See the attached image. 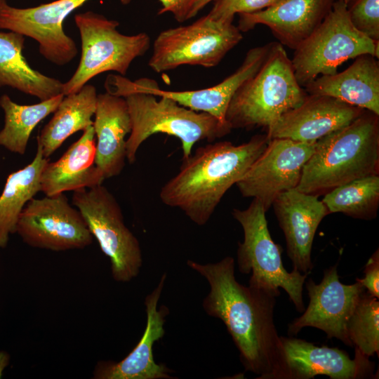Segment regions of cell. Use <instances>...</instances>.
<instances>
[{
  "mask_svg": "<svg viewBox=\"0 0 379 379\" xmlns=\"http://www.w3.org/2000/svg\"><path fill=\"white\" fill-rule=\"evenodd\" d=\"M187 265L207 280L203 308L224 323L245 370L258 379H282L284 350L274 320L280 293L239 283L230 256L206 264L188 260Z\"/></svg>",
  "mask_w": 379,
  "mask_h": 379,
  "instance_id": "1",
  "label": "cell"
},
{
  "mask_svg": "<svg viewBox=\"0 0 379 379\" xmlns=\"http://www.w3.org/2000/svg\"><path fill=\"white\" fill-rule=\"evenodd\" d=\"M269 140L267 134L255 135L238 145L220 141L198 147L194 154L182 159L178 173L161 188V201L179 208L194 223L204 225Z\"/></svg>",
  "mask_w": 379,
  "mask_h": 379,
  "instance_id": "2",
  "label": "cell"
},
{
  "mask_svg": "<svg viewBox=\"0 0 379 379\" xmlns=\"http://www.w3.org/2000/svg\"><path fill=\"white\" fill-rule=\"evenodd\" d=\"M379 173V115L368 110L317 141L295 188L319 197Z\"/></svg>",
  "mask_w": 379,
  "mask_h": 379,
  "instance_id": "3",
  "label": "cell"
},
{
  "mask_svg": "<svg viewBox=\"0 0 379 379\" xmlns=\"http://www.w3.org/2000/svg\"><path fill=\"white\" fill-rule=\"evenodd\" d=\"M307 95L283 45L273 42L259 70L232 96L225 121L231 129L263 127L267 131L284 114L299 106Z\"/></svg>",
  "mask_w": 379,
  "mask_h": 379,
  "instance_id": "4",
  "label": "cell"
},
{
  "mask_svg": "<svg viewBox=\"0 0 379 379\" xmlns=\"http://www.w3.org/2000/svg\"><path fill=\"white\" fill-rule=\"evenodd\" d=\"M131 121V131L126 140V159L133 164L143 142L156 133H165L180 139L182 159L192 154L194 145L200 140L211 142L232 131L227 124L206 112H196L165 96L132 93L124 97Z\"/></svg>",
  "mask_w": 379,
  "mask_h": 379,
  "instance_id": "5",
  "label": "cell"
},
{
  "mask_svg": "<svg viewBox=\"0 0 379 379\" xmlns=\"http://www.w3.org/2000/svg\"><path fill=\"white\" fill-rule=\"evenodd\" d=\"M266 211L255 199L246 209L234 208L232 215L244 231V241L238 244L237 264L240 272L248 274L249 286L280 293L284 289L296 310L305 308L303 284L308 274L284 267L281 247L270 235L265 217Z\"/></svg>",
  "mask_w": 379,
  "mask_h": 379,
  "instance_id": "6",
  "label": "cell"
},
{
  "mask_svg": "<svg viewBox=\"0 0 379 379\" xmlns=\"http://www.w3.org/2000/svg\"><path fill=\"white\" fill-rule=\"evenodd\" d=\"M74 22L80 34L81 54L75 72L64 83V95L77 93L102 72L114 71L125 76L132 62L150 46L147 33L123 34L117 30L119 22L92 11L76 14Z\"/></svg>",
  "mask_w": 379,
  "mask_h": 379,
  "instance_id": "7",
  "label": "cell"
},
{
  "mask_svg": "<svg viewBox=\"0 0 379 379\" xmlns=\"http://www.w3.org/2000/svg\"><path fill=\"white\" fill-rule=\"evenodd\" d=\"M378 44L354 27L346 4L336 0L319 27L294 50L291 60L296 79L304 87L319 75L336 73L347 60L363 54L378 59Z\"/></svg>",
  "mask_w": 379,
  "mask_h": 379,
  "instance_id": "8",
  "label": "cell"
},
{
  "mask_svg": "<svg viewBox=\"0 0 379 379\" xmlns=\"http://www.w3.org/2000/svg\"><path fill=\"white\" fill-rule=\"evenodd\" d=\"M232 22L206 15L190 25L161 31L154 41L149 67L160 73L182 65H218L243 38Z\"/></svg>",
  "mask_w": 379,
  "mask_h": 379,
  "instance_id": "9",
  "label": "cell"
},
{
  "mask_svg": "<svg viewBox=\"0 0 379 379\" xmlns=\"http://www.w3.org/2000/svg\"><path fill=\"white\" fill-rule=\"evenodd\" d=\"M72 200L102 253L109 258L114 280L128 282L136 277L142 265L140 245L126 226L114 195L102 184L74 191Z\"/></svg>",
  "mask_w": 379,
  "mask_h": 379,
  "instance_id": "10",
  "label": "cell"
},
{
  "mask_svg": "<svg viewBox=\"0 0 379 379\" xmlns=\"http://www.w3.org/2000/svg\"><path fill=\"white\" fill-rule=\"evenodd\" d=\"M272 43L251 48L241 66L233 74L209 88L183 91H166L161 89L153 79L141 78L133 81L120 74L108 75L105 88L107 93L121 97L132 93L168 97L183 107L208 113L222 123L227 124L225 114L232 96L244 82L259 70L269 54Z\"/></svg>",
  "mask_w": 379,
  "mask_h": 379,
  "instance_id": "11",
  "label": "cell"
},
{
  "mask_svg": "<svg viewBox=\"0 0 379 379\" xmlns=\"http://www.w3.org/2000/svg\"><path fill=\"white\" fill-rule=\"evenodd\" d=\"M16 232L29 246L53 251L83 249L93 239L83 215L64 193L30 199L20 215Z\"/></svg>",
  "mask_w": 379,
  "mask_h": 379,
  "instance_id": "12",
  "label": "cell"
},
{
  "mask_svg": "<svg viewBox=\"0 0 379 379\" xmlns=\"http://www.w3.org/2000/svg\"><path fill=\"white\" fill-rule=\"evenodd\" d=\"M317 141L270 139L262 153L236 183L241 195L258 200L267 212L278 196L297 187Z\"/></svg>",
  "mask_w": 379,
  "mask_h": 379,
  "instance_id": "13",
  "label": "cell"
},
{
  "mask_svg": "<svg viewBox=\"0 0 379 379\" xmlns=\"http://www.w3.org/2000/svg\"><path fill=\"white\" fill-rule=\"evenodd\" d=\"M88 0H56L38 6L18 8L0 0V29L17 32L39 43L40 54L47 60L63 66L77 55L74 41L62 25L72 11ZM128 4L132 0H119Z\"/></svg>",
  "mask_w": 379,
  "mask_h": 379,
  "instance_id": "14",
  "label": "cell"
},
{
  "mask_svg": "<svg viewBox=\"0 0 379 379\" xmlns=\"http://www.w3.org/2000/svg\"><path fill=\"white\" fill-rule=\"evenodd\" d=\"M309 304L288 326V335H297L305 327L323 331L328 338H337L352 347L348 337L347 325L362 293L365 291L357 281L353 284L340 282L338 263L324 270L319 284L312 279L305 283Z\"/></svg>",
  "mask_w": 379,
  "mask_h": 379,
  "instance_id": "15",
  "label": "cell"
},
{
  "mask_svg": "<svg viewBox=\"0 0 379 379\" xmlns=\"http://www.w3.org/2000/svg\"><path fill=\"white\" fill-rule=\"evenodd\" d=\"M284 350L283 379H310L323 375L331 379L373 376L374 362L354 348V359L338 347L317 346L293 336H281Z\"/></svg>",
  "mask_w": 379,
  "mask_h": 379,
  "instance_id": "16",
  "label": "cell"
},
{
  "mask_svg": "<svg viewBox=\"0 0 379 379\" xmlns=\"http://www.w3.org/2000/svg\"><path fill=\"white\" fill-rule=\"evenodd\" d=\"M166 274L164 273L157 287L145 299L147 314V324L144 333L136 346L122 360L100 361L95 365L93 378L94 379H172L173 371L164 364H159L154 361L153 345L163 338L165 317L168 308L162 305L158 310Z\"/></svg>",
  "mask_w": 379,
  "mask_h": 379,
  "instance_id": "17",
  "label": "cell"
},
{
  "mask_svg": "<svg viewBox=\"0 0 379 379\" xmlns=\"http://www.w3.org/2000/svg\"><path fill=\"white\" fill-rule=\"evenodd\" d=\"M364 111L333 97L307 94L299 106L284 114L266 134L269 140L316 142L350 124Z\"/></svg>",
  "mask_w": 379,
  "mask_h": 379,
  "instance_id": "18",
  "label": "cell"
},
{
  "mask_svg": "<svg viewBox=\"0 0 379 379\" xmlns=\"http://www.w3.org/2000/svg\"><path fill=\"white\" fill-rule=\"evenodd\" d=\"M274 213L286 244L293 270L308 274L312 270V248L316 231L328 214L318 197L293 189L274 201Z\"/></svg>",
  "mask_w": 379,
  "mask_h": 379,
  "instance_id": "19",
  "label": "cell"
},
{
  "mask_svg": "<svg viewBox=\"0 0 379 379\" xmlns=\"http://www.w3.org/2000/svg\"><path fill=\"white\" fill-rule=\"evenodd\" d=\"M336 0H281L262 11L239 13L241 32L257 25L270 28L279 43L295 50L322 22Z\"/></svg>",
  "mask_w": 379,
  "mask_h": 379,
  "instance_id": "20",
  "label": "cell"
},
{
  "mask_svg": "<svg viewBox=\"0 0 379 379\" xmlns=\"http://www.w3.org/2000/svg\"><path fill=\"white\" fill-rule=\"evenodd\" d=\"M94 116L95 164L105 180L119 175L125 166L131 121L125 98L107 92L98 94Z\"/></svg>",
  "mask_w": 379,
  "mask_h": 379,
  "instance_id": "21",
  "label": "cell"
},
{
  "mask_svg": "<svg viewBox=\"0 0 379 379\" xmlns=\"http://www.w3.org/2000/svg\"><path fill=\"white\" fill-rule=\"evenodd\" d=\"M95 138L92 125L59 159L48 161L41 173L40 191L52 197L102 185L105 178L95 164Z\"/></svg>",
  "mask_w": 379,
  "mask_h": 379,
  "instance_id": "22",
  "label": "cell"
},
{
  "mask_svg": "<svg viewBox=\"0 0 379 379\" xmlns=\"http://www.w3.org/2000/svg\"><path fill=\"white\" fill-rule=\"evenodd\" d=\"M344 71L321 75L303 88L307 94L328 95L379 115V62L371 54L354 58Z\"/></svg>",
  "mask_w": 379,
  "mask_h": 379,
  "instance_id": "23",
  "label": "cell"
},
{
  "mask_svg": "<svg viewBox=\"0 0 379 379\" xmlns=\"http://www.w3.org/2000/svg\"><path fill=\"white\" fill-rule=\"evenodd\" d=\"M25 36L0 32V88L8 86L40 101L63 93L64 83L32 69L22 55Z\"/></svg>",
  "mask_w": 379,
  "mask_h": 379,
  "instance_id": "24",
  "label": "cell"
},
{
  "mask_svg": "<svg viewBox=\"0 0 379 379\" xmlns=\"http://www.w3.org/2000/svg\"><path fill=\"white\" fill-rule=\"evenodd\" d=\"M97 96L95 87L87 84L77 93L64 95L53 117L37 136L45 158L48 159L70 135L93 124Z\"/></svg>",
  "mask_w": 379,
  "mask_h": 379,
  "instance_id": "25",
  "label": "cell"
},
{
  "mask_svg": "<svg viewBox=\"0 0 379 379\" xmlns=\"http://www.w3.org/2000/svg\"><path fill=\"white\" fill-rule=\"evenodd\" d=\"M48 161L37 142L32 162L8 176L0 195V248L6 247L10 234L16 232L20 215L27 203L40 192L41 173Z\"/></svg>",
  "mask_w": 379,
  "mask_h": 379,
  "instance_id": "26",
  "label": "cell"
},
{
  "mask_svg": "<svg viewBox=\"0 0 379 379\" xmlns=\"http://www.w3.org/2000/svg\"><path fill=\"white\" fill-rule=\"evenodd\" d=\"M63 97L62 93L36 104L23 105L3 95L0 106L4 112L5 124L0 131V145L12 152L24 154L33 129L55 112Z\"/></svg>",
  "mask_w": 379,
  "mask_h": 379,
  "instance_id": "27",
  "label": "cell"
},
{
  "mask_svg": "<svg viewBox=\"0 0 379 379\" xmlns=\"http://www.w3.org/2000/svg\"><path fill=\"white\" fill-rule=\"evenodd\" d=\"M328 213H342L354 218H375L379 205V176L368 175L340 185L321 200Z\"/></svg>",
  "mask_w": 379,
  "mask_h": 379,
  "instance_id": "28",
  "label": "cell"
},
{
  "mask_svg": "<svg viewBox=\"0 0 379 379\" xmlns=\"http://www.w3.org/2000/svg\"><path fill=\"white\" fill-rule=\"evenodd\" d=\"M347 331L352 347L366 357L379 355V301L366 290L352 312Z\"/></svg>",
  "mask_w": 379,
  "mask_h": 379,
  "instance_id": "29",
  "label": "cell"
},
{
  "mask_svg": "<svg viewBox=\"0 0 379 379\" xmlns=\"http://www.w3.org/2000/svg\"><path fill=\"white\" fill-rule=\"evenodd\" d=\"M347 9L357 30L374 41H379V0H356Z\"/></svg>",
  "mask_w": 379,
  "mask_h": 379,
  "instance_id": "30",
  "label": "cell"
},
{
  "mask_svg": "<svg viewBox=\"0 0 379 379\" xmlns=\"http://www.w3.org/2000/svg\"><path fill=\"white\" fill-rule=\"evenodd\" d=\"M281 0H215L208 15L215 20H233L236 13H249L262 11Z\"/></svg>",
  "mask_w": 379,
  "mask_h": 379,
  "instance_id": "31",
  "label": "cell"
},
{
  "mask_svg": "<svg viewBox=\"0 0 379 379\" xmlns=\"http://www.w3.org/2000/svg\"><path fill=\"white\" fill-rule=\"evenodd\" d=\"M364 277L357 278L364 289L371 295L379 298V251L377 249L369 258L364 267Z\"/></svg>",
  "mask_w": 379,
  "mask_h": 379,
  "instance_id": "32",
  "label": "cell"
},
{
  "mask_svg": "<svg viewBox=\"0 0 379 379\" xmlns=\"http://www.w3.org/2000/svg\"><path fill=\"white\" fill-rule=\"evenodd\" d=\"M161 8L158 14L171 13L178 22H183L190 19L191 11L197 0H159Z\"/></svg>",
  "mask_w": 379,
  "mask_h": 379,
  "instance_id": "33",
  "label": "cell"
},
{
  "mask_svg": "<svg viewBox=\"0 0 379 379\" xmlns=\"http://www.w3.org/2000/svg\"><path fill=\"white\" fill-rule=\"evenodd\" d=\"M215 0H197L194 4L190 15V19L194 17L201 10H202L207 4Z\"/></svg>",
  "mask_w": 379,
  "mask_h": 379,
  "instance_id": "34",
  "label": "cell"
},
{
  "mask_svg": "<svg viewBox=\"0 0 379 379\" xmlns=\"http://www.w3.org/2000/svg\"><path fill=\"white\" fill-rule=\"evenodd\" d=\"M9 360V354L6 352L0 351V378L4 368L8 365Z\"/></svg>",
  "mask_w": 379,
  "mask_h": 379,
  "instance_id": "35",
  "label": "cell"
},
{
  "mask_svg": "<svg viewBox=\"0 0 379 379\" xmlns=\"http://www.w3.org/2000/svg\"><path fill=\"white\" fill-rule=\"evenodd\" d=\"M341 1H343L346 4V6L347 7L350 5H351L356 0H341Z\"/></svg>",
  "mask_w": 379,
  "mask_h": 379,
  "instance_id": "36",
  "label": "cell"
}]
</instances>
